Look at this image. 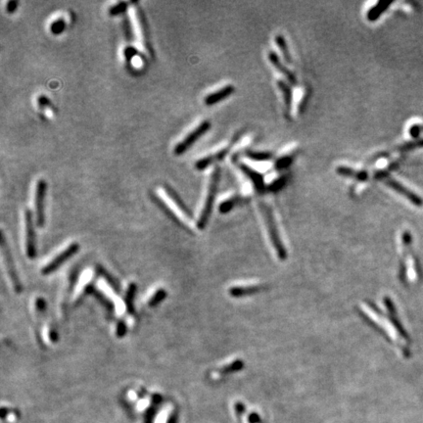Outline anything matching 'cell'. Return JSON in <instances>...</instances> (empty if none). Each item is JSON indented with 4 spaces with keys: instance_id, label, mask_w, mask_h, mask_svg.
<instances>
[{
    "instance_id": "1",
    "label": "cell",
    "mask_w": 423,
    "mask_h": 423,
    "mask_svg": "<svg viewBox=\"0 0 423 423\" xmlns=\"http://www.w3.org/2000/svg\"><path fill=\"white\" fill-rule=\"evenodd\" d=\"M260 209L262 212V216L266 223V230L268 234L269 242L276 252V255L279 260H284L286 258V250L283 246V242L281 241L279 233H278V227L275 220V217L272 215L271 209L266 205V203L262 202L260 204Z\"/></svg>"
},
{
    "instance_id": "2",
    "label": "cell",
    "mask_w": 423,
    "mask_h": 423,
    "mask_svg": "<svg viewBox=\"0 0 423 423\" xmlns=\"http://www.w3.org/2000/svg\"><path fill=\"white\" fill-rule=\"evenodd\" d=\"M219 180H220V169L219 167H216L213 173L211 175V180H210V184H209V189H208V193H207V197H206L205 203L203 206V209L201 211L200 217L197 221V226L199 229L203 230L210 218V216L212 214L213 211V207L215 204V200L217 197V193H218V183H219Z\"/></svg>"
},
{
    "instance_id": "3",
    "label": "cell",
    "mask_w": 423,
    "mask_h": 423,
    "mask_svg": "<svg viewBox=\"0 0 423 423\" xmlns=\"http://www.w3.org/2000/svg\"><path fill=\"white\" fill-rule=\"evenodd\" d=\"M375 178H377L378 180L385 182L391 189H393L397 193L401 194L402 196L407 198L412 205L416 206V207L423 206L422 198H420L417 194L412 192L409 188H407L405 185H403L402 183H400L396 180H394L393 178H391L386 171H378L375 175Z\"/></svg>"
},
{
    "instance_id": "4",
    "label": "cell",
    "mask_w": 423,
    "mask_h": 423,
    "mask_svg": "<svg viewBox=\"0 0 423 423\" xmlns=\"http://www.w3.org/2000/svg\"><path fill=\"white\" fill-rule=\"evenodd\" d=\"M210 129H211V122L210 121H202L196 129H194L192 132L188 133L179 144H177V146L175 147V150H173L175 154L178 155V156L184 154Z\"/></svg>"
},
{
    "instance_id": "5",
    "label": "cell",
    "mask_w": 423,
    "mask_h": 423,
    "mask_svg": "<svg viewBox=\"0 0 423 423\" xmlns=\"http://www.w3.org/2000/svg\"><path fill=\"white\" fill-rule=\"evenodd\" d=\"M24 226H26V252L30 258L36 255V241H35V230L33 221V213L30 210L24 212Z\"/></svg>"
},
{
    "instance_id": "6",
    "label": "cell",
    "mask_w": 423,
    "mask_h": 423,
    "mask_svg": "<svg viewBox=\"0 0 423 423\" xmlns=\"http://www.w3.org/2000/svg\"><path fill=\"white\" fill-rule=\"evenodd\" d=\"M80 248V246L77 243H73L71 245H69L67 248H65L62 252L57 255L56 257L53 258V260H51L48 264H46L44 267L42 268V273L43 275H47L52 271H54L56 268H58L59 266L67 261L68 258L72 257Z\"/></svg>"
},
{
    "instance_id": "7",
    "label": "cell",
    "mask_w": 423,
    "mask_h": 423,
    "mask_svg": "<svg viewBox=\"0 0 423 423\" xmlns=\"http://www.w3.org/2000/svg\"><path fill=\"white\" fill-rule=\"evenodd\" d=\"M239 169H241L242 172L249 179V181L252 182L255 191L257 193L264 194L266 192V183H265L264 176L262 173H260L256 169L250 168L249 166L245 164H239Z\"/></svg>"
},
{
    "instance_id": "8",
    "label": "cell",
    "mask_w": 423,
    "mask_h": 423,
    "mask_svg": "<svg viewBox=\"0 0 423 423\" xmlns=\"http://www.w3.org/2000/svg\"><path fill=\"white\" fill-rule=\"evenodd\" d=\"M237 139H238V136L232 140L231 144L229 147H226V148L221 149L220 151H218V152H216V153H214L212 155H209L207 157L202 158V159L198 160L195 163V169H198V170H204L207 168H209L211 165L222 161L225 158L227 157V155L230 153L231 145L234 143V141L236 142Z\"/></svg>"
},
{
    "instance_id": "9",
    "label": "cell",
    "mask_w": 423,
    "mask_h": 423,
    "mask_svg": "<svg viewBox=\"0 0 423 423\" xmlns=\"http://www.w3.org/2000/svg\"><path fill=\"white\" fill-rule=\"evenodd\" d=\"M46 192V182L44 180H39L36 189V213H37V226L41 227L44 222V198Z\"/></svg>"
},
{
    "instance_id": "10",
    "label": "cell",
    "mask_w": 423,
    "mask_h": 423,
    "mask_svg": "<svg viewBox=\"0 0 423 423\" xmlns=\"http://www.w3.org/2000/svg\"><path fill=\"white\" fill-rule=\"evenodd\" d=\"M235 91V88L233 85H227L217 91L209 94L205 97V104L207 106H213L219 103L220 101L229 98V97Z\"/></svg>"
},
{
    "instance_id": "11",
    "label": "cell",
    "mask_w": 423,
    "mask_h": 423,
    "mask_svg": "<svg viewBox=\"0 0 423 423\" xmlns=\"http://www.w3.org/2000/svg\"><path fill=\"white\" fill-rule=\"evenodd\" d=\"M136 18L139 24V28L141 30V34L143 37V42L145 45L146 49L148 50V52H150L152 54V47H151V42H150V34H149V27L146 22L145 16L144 13L142 11V9L140 7H136Z\"/></svg>"
},
{
    "instance_id": "12",
    "label": "cell",
    "mask_w": 423,
    "mask_h": 423,
    "mask_svg": "<svg viewBox=\"0 0 423 423\" xmlns=\"http://www.w3.org/2000/svg\"><path fill=\"white\" fill-rule=\"evenodd\" d=\"M268 59L270 61V63L277 68L278 70V72L279 73H282L289 82H290V84H292L293 85H297V79H296V77H295V74L291 72L290 70H288L281 62L279 60V57L278 56V54L276 53V52H273V51H270L269 53H268Z\"/></svg>"
},
{
    "instance_id": "13",
    "label": "cell",
    "mask_w": 423,
    "mask_h": 423,
    "mask_svg": "<svg viewBox=\"0 0 423 423\" xmlns=\"http://www.w3.org/2000/svg\"><path fill=\"white\" fill-rule=\"evenodd\" d=\"M265 286L261 284H243V285H237L230 288V294L234 297H241V296H247L252 295L257 292L264 289Z\"/></svg>"
},
{
    "instance_id": "14",
    "label": "cell",
    "mask_w": 423,
    "mask_h": 423,
    "mask_svg": "<svg viewBox=\"0 0 423 423\" xmlns=\"http://www.w3.org/2000/svg\"><path fill=\"white\" fill-rule=\"evenodd\" d=\"M336 171L339 176L355 179L358 182H366L368 180V173L364 170H357L349 167L340 166L336 169Z\"/></svg>"
},
{
    "instance_id": "15",
    "label": "cell",
    "mask_w": 423,
    "mask_h": 423,
    "mask_svg": "<svg viewBox=\"0 0 423 423\" xmlns=\"http://www.w3.org/2000/svg\"><path fill=\"white\" fill-rule=\"evenodd\" d=\"M164 190L166 191V193L168 195V197H169V199L175 203V205L176 207L182 212V214L186 217V218H191L192 217V215H191V213H190V211H189V209L186 207V206L184 205V203L182 202V199H181V197L178 195V193L171 188V187H169L168 185H165L164 186Z\"/></svg>"
},
{
    "instance_id": "16",
    "label": "cell",
    "mask_w": 423,
    "mask_h": 423,
    "mask_svg": "<svg viewBox=\"0 0 423 423\" xmlns=\"http://www.w3.org/2000/svg\"><path fill=\"white\" fill-rule=\"evenodd\" d=\"M153 423H176V410L169 405L158 411Z\"/></svg>"
},
{
    "instance_id": "17",
    "label": "cell",
    "mask_w": 423,
    "mask_h": 423,
    "mask_svg": "<svg viewBox=\"0 0 423 423\" xmlns=\"http://www.w3.org/2000/svg\"><path fill=\"white\" fill-rule=\"evenodd\" d=\"M393 3V1H379L372 6L369 11L366 13V18L370 22H375L380 18L383 13L387 11L389 6Z\"/></svg>"
},
{
    "instance_id": "18",
    "label": "cell",
    "mask_w": 423,
    "mask_h": 423,
    "mask_svg": "<svg viewBox=\"0 0 423 423\" xmlns=\"http://www.w3.org/2000/svg\"><path fill=\"white\" fill-rule=\"evenodd\" d=\"M3 253H4V256H5V261H6V266H7V270H8V275H9V277H10V280L12 281L13 287H14V289L16 292H21V289H22V286H21V283H20V280H19V278L17 277V273L15 272V269H14V266H13V262L12 260H11V257H10V254H9V252H7V251H3Z\"/></svg>"
},
{
    "instance_id": "19",
    "label": "cell",
    "mask_w": 423,
    "mask_h": 423,
    "mask_svg": "<svg viewBox=\"0 0 423 423\" xmlns=\"http://www.w3.org/2000/svg\"><path fill=\"white\" fill-rule=\"evenodd\" d=\"M278 88L280 89V91L282 92V95H283V100H284V105H285L286 112H287V116H289V114L291 113V108H292V102H293L292 89H291L290 86L283 81H278Z\"/></svg>"
},
{
    "instance_id": "20",
    "label": "cell",
    "mask_w": 423,
    "mask_h": 423,
    "mask_svg": "<svg viewBox=\"0 0 423 423\" xmlns=\"http://www.w3.org/2000/svg\"><path fill=\"white\" fill-rule=\"evenodd\" d=\"M244 202V198H242L240 196H233V197H231L230 199H228V200H226V201H223L219 207H218V211L221 213V214H227V213H230V211L234 208V207H236L237 205H239V204H242Z\"/></svg>"
},
{
    "instance_id": "21",
    "label": "cell",
    "mask_w": 423,
    "mask_h": 423,
    "mask_svg": "<svg viewBox=\"0 0 423 423\" xmlns=\"http://www.w3.org/2000/svg\"><path fill=\"white\" fill-rule=\"evenodd\" d=\"M288 181H289V176L288 175H283V176L279 177L276 181L271 182L270 184H268L266 186V191L271 192V193H277L287 184Z\"/></svg>"
},
{
    "instance_id": "22",
    "label": "cell",
    "mask_w": 423,
    "mask_h": 423,
    "mask_svg": "<svg viewBox=\"0 0 423 423\" xmlns=\"http://www.w3.org/2000/svg\"><path fill=\"white\" fill-rule=\"evenodd\" d=\"M246 156L257 162H267L273 159V155L269 152H255V151H246Z\"/></svg>"
},
{
    "instance_id": "23",
    "label": "cell",
    "mask_w": 423,
    "mask_h": 423,
    "mask_svg": "<svg viewBox=\"0 0 423 423\" xmlns=\"http://www.w3.org/2000/svg\"><path fill=\"white\" fill-rule=\"evenodd\" d=\"M276 41H277V44H278V47L280 49V51H281V53H282V55H283L285 61L287 63H291L292 62V58H291L290 52H289V49H288V46H287V43H286V40H285L284 37L279 35V36L276 37Z\"/></svg>"
},
{
    "instance_id": "24",
    "label": "cell",
    "mask_w": 423,
    "mask_h": 423,
    "mask_svg": "<svg viewBox=\"0 0 423 423\" xmlns=\"http://www.w3.org/2000/svg\"><path fill=\"white\" fill-rule=\"evenodd\" d=\"M295 156H296L295 154H291V155H286V156L279 158L276 162L275 168L277 170H283V169L289 168L295 159Z\"/></svg>"
},
{
    "instance_id": "25",
    "label": "cell",
    "mask_w": 423,
    "mask_h": 423,
    "mask_svg": "<svg viewBox=\"0 0 423 423\" xmlns=\"http://www.w3.org/2000/svg\"><path fill=\"white\" fill-rule=\"evenodd\" d=\"M129 7V3L128 2H119L117 4H115L114 6L110 7L109 13L110 16L114 17V16H118V15H125V12L128 10Z\"/></svg>"
},
{
    "instance_id": "26",
    "label": "cell",
    "mask_w": 423,
    "mask_h": 423,
    "mask_svg": "<svg viewBox=\"0 0 423 423\" xmlns=\"http://www.w3.org/2000/svg\"><path fill=\"white\" fill-rule=\"evenodd\" d=\"M122 29H123L126 39L128 41H132L133 37V28H132V24H131V21H130V19L127 15H123Z\"/></svg>"
},
{
    "instance_id": "27",
    "label": "cell",
    "mask_w": 423,
    "mask_h": 423,
    "mask_svg": "<svg viewBox=\"0 0 423 423\" xmlns=\"http://www.w3.org/2000/svg\"><path fill=\"white\" fill-rule=\"evenodd\" d=\"M65 28H66V23H65L64 19L59 18V19L55 20L54 22H52V24L50 26V31H51V33L53 35L58 36V35H60V34H62L64 32Z\"/></svg>"
},
{
    "instance_id": "28",
    "label": "cell",
    "mask_w": 423,
    "mask_h": 423,
    "mask_svg": "<svg viewBox=\"0 0 423 423\" xmlns=\"http://www.w3.org/2000/svg\"><path fill=\"white\" fill-rule=\"evenodd\" d=\"M423 147V139H419V140H415V141H411V142H408L405 143L403 145L399 146L397 148V151L399 152H407V151H411L417 148H422Z\"/></svg>"
},
{
    "instance_id": "29",
    "label": "cell",
    "mask_w": 423,
    "mask_h": 423,
    "mask_svg": "<svg viewBox=\"0 0 423 423\" xmlns=\"http://www.w3.org/2000/svg\"><path fill=\"white\" fill-rule=\"evenodd\" d=\"M17 6H18V2L17 1H9L6 5V11L10 14L15 12L17 10Z\"/></svg>"
},
{
    "instance_id": "30",
    "label": "cell",
    "mask_w": 423,
    "mask_h": 423,
    "mask_svg": "<svg viewBox=\"0 0 423 423\" xmlns=\"http://www.w3.org/2000/svg\"><path fill=\"white\" fill-rule=\"evenodd\" d=\"M420 133V128L417 125H413L410 129V134L412 138H417Z\"/></svg>"
}]
</instances>
